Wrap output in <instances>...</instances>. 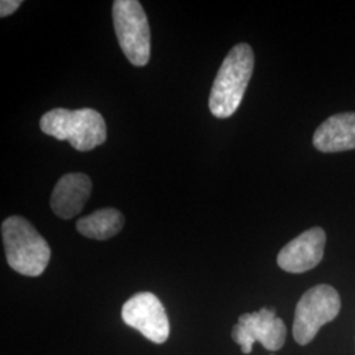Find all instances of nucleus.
<instances>
[{"label":"nucleus","instance_id":"obj_5","mask_svg":"<svg viewBox=\"0 0 355 355\" xmlns=\"http://www.w3.org/2000/svg\"><path fill=\"white\" fill-rule=\"evenodd\" d=\"M341 311V297L336 288L318 284L305 292L295 309L292 333L295 341L304 346L316 337L318 330L333 321Z\"/></svg>","mask_w":355,"mask_h":355},{"label":"nucleus","instance_id":"obj_7","mask_svg":"<svg viewBox=\"0 0 355 355\" xmlns=\"http://www.w3.org/2000/svg\"><path fill=\"white\" fill-rule=\"evenodd\" d=\"M121 318L152 343H166L170 336L165 306L152 292H139L132 296L121 309Z\"/></svg>","mask_w":355,"mask_h":355},{"label":"nucleus","instance_id":"obj_3","mask_svg":"<svg viewBox=\"0 0 355 355\" xmlns=\"http://www.w3.org/2000/svg\"><path fill=\"white\" fill-rule=\"evenodd\" d=\"M40 128L58 141H69L78 152H89L107 140L104 117L92 108H54L41 117Z\"/></svg>","mask_w":355,"mask_h":355},{"label":"nucleus","instance_id":"obj_12","mask_svg":"<svg viewBox=\"0 0 355 355\" xmlns=\"http://www.w3.org/2000/svg\"><path fill=\"white\" fill-rule=\"evenodd\" d=\"M21 4H23L21 0H1L0 1V16L7 17V16L12 15Z\"/></svg>","mask_w":355,"mask_h":355},{"label":"nucleus","instance_id":"obj_1","mask_svg":"<svg viewBox=\"0 0 355 355\" xmlns=\"http://www.w3.org/2000/svg\"><path fill=\"white\" fill-rule=\"evenodd\" d=\"M253 70L252 46L239 44L232 48L220 66L209 95V110L215 117L227 119L239 110Z\"/></svg>","mask_w":355,"mask_h":355},{"label":"nucleus","instance_id":"obj_2","mask_svg":"<svg viewBox=\"0 0 355 355\" xmlns=\"http://www.w3.org/2000/svg\"><path fill=\"white\" fill-rule=\"evenodd\" d=\"M1 237L8 265L26 277H40L51 261V248L36 228L21 216L1 224Z\"/></svg>","mask_w":355,"mask_h":355},{"label":"nucleus","instance_id":"obj_6","mask_svg":"<svg viewBox=\"0 0 355 355\" xmlns=\"http://www.w3.org/2000/svg\"><path fill=\"white\" fill-rule=\"evenodd\" d=\"M286 324L277 318L274 308L266 306L253 313H243L232 329V338L240 345L243 354H250L255 343H262L270 352H277L286 343Z\"/></svg>","mask_w":355,"mask_h":355},{"label":"nucleus","instance_id":"obj_13","mask_svg":"<svg viewBox=\"0 0 355 355\" xmlns=\"http://www.w3.org/2000/svg\"><path fill=\"white\" fill-rule=\"evenodd\" d=\"M270 355H274V354H270Z\"/></svg>","mask_w":355,"mask_h":355},{"label":"nucleus","instance_id":"obj_9","mask_svg":"<svg viewBox=\"0 0 355 355\" xmlns=\"http://www.w3.org/2000/svg\"><path fill=\"white\" fill-rule=\"evenodd\" d=\"M92 182L83 173H70L61 178L51 192V207L58 217L69 220L78 215L87 203Z\"/></svg>","mask_w":355,"mask_h":355},{"label":"nucleus","instance_id":"obj_4","mask_svg":"<svg viewBox=\"0 0 355 355\" xmlns=\"http://www.w3.org/2000/svg\"><path fill=\"white\" fill-rule=\"evenodd\" d=\"M112 16L119 45L128 61L145 66L150 60V26L140 1L116 0Z\"/></svg>","mask_w":355,"mask_h":355},{"label":"nucleus","instance_id":"obj_10","mask_svg":"<svg viewBox=\"0 0 355 355\" xmlns=\"http://www.w3.org/2000/svg\"><path fill=\"white\" fill-rule=\"evenodd\" d=\"M313 145L322 153L355 149V112L330 116L316 129Z\"/></svg>","mask_w":355,"mask_h":355},{"label":"nucleus","instance_id":"obj_11","mask_svg":"<svg viewBox=\"0 0 355 355\" xmlns=\"http://www.w3.org/2000/svg\"><path fill=\"white\" fill-rule=\"evenodd\" d=\"M124 227V216L114 208H102L76 221V230L91 240H110Z\"/></svg>","mask_w":355,"mask_h":355},{"label":"nucleus","instance_id":"obj_8","mask_svg":"<svg viewBox=\"0 0 355 355\" xmlns=\"http://www.w3.org/2000/svg\"><path fill=\"white\" fill-rule=\"evenodd\" d=\"M327 234L324 229L311 228L288 242L278 254V266L291 274H302L318 266L324 257Z\"/></svg>","mask_w":355,"mask_h":355}]
</instances>
